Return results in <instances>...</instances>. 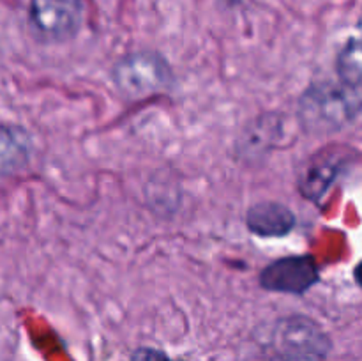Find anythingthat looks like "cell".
<instances>
[{"label":"cell","mask_w":362,"mask_h":361,"mask_svg":"<svg viewBox=\"0 0 362 361\" xmlns=\"http://www.w3.org/2000/svg\"><path fill=\"white\" fill-rule=\"evenodd\" d=\"M356 280H357V283L362 287V262L356 268Z\"/></svg>","instance_id":"30bf717a"},{"label":"cell","mask_w":362,"mask_h":361,"mask_svg":"<svg viewBox=\"0 0 362 361\" xmlns=\"http://www.w3.org/2000/svg\"><path fill=\"white\" fill-rule=\"evenodd\" d=\"M339 168V158L334 152L322 151L308 159L299 176V191L308 200H320L334 183Z\"/></svg>","instance_id":"8992f818"},{"label":"cell","mask_w":362,"mask_h":361,"mask_svg":"<svg viewBox=\"0 0 362 361\" xmlns=\"http://www.w3.org/2000/svg\"><path fill=\"white\" fill-rule=\"evenodd\" d=\"M318 282L317 262L310 255H293L271 262L260 273V285L271 292L304 294Z\"/></svg>","instance_id":"3957f363"},{"label":"cell","mask_w":362,"mask_h":361,"mask_svg":"<svg viewBox=\"0 0 362 361\" xmlns=\"http://www.w3.org/2000/svg\"><path fill=\"white\" fill-rule=\"evenodd\" d=\"M113 81L127 99H141L166 91L173 81L172 71L161 55L136 52L113 67Z\"/></svg>","instance_id":"6da1fadb"},{"label":"cell","mask_w":362,"mask_h":361,"mask_svg":"<svg viewBox=\"0 0 362 361\" xmlns=\"http://www.w3.org/2000/svg\"><path fill=\"white\" fill-rule=\"evenodd\" d=\"M32 154L27 131L14 124L0 122V179L20 172Z\"/></svg>","instance_id":"52a82bcc"},{"label":"cell","mask_w":362,"mask_h":361,"mask_svg":"<svg viewBox=\"0 0 362 361\" xmlns=\"http://www.w3.org/2000/svg\"><path fill=\"white\" fill-rule=\"evenodd\" d=\"M272 347L285 361H317L327 356L331 340L311 319L288 317L276 324Z\"/></svg>","instance_id":"7a4b0ae2"},{"label":"cell","mask_w":362,"mask_h":361,"mask_svg":"<svg viewBox=\"0 0 362 361\" xmlns=\"http://www.w3.org/2000/svg\"><path fill=\"white\" fill-rule=\"evenodd\" d=\"M339 80L362 87V21L356 27L338 55Z\"/></svg>","instance_id":"ba28073f"},{"label":"cell","mask_w":362,"mask_h":361,"mask_svg":"<svg viewBox=\"0 0 362 361\" xmlns=\"http://www.w3.org/2000/svg\"><path fill=\"white\" fill-rule=\"evenodd\" d=\"M131 361H182V360H172L166 353L159 349H152V347H140L131 354Z\"/></svg>","instance_id":"9c48e42d"},{"label":"cell","mask_w":362,"mask_h":361,"mask_svg":"<svg viewBox=\"0 0 362 361\" xmlns=\"http://www.w3.org/2000/svg\"><path fill=\"white\" fill-rule=\"evenodd\" d=\"M246 225L251 232L260 237H281L293 230L296 214L279 202L264 200L250 207Z\"/></svg>","instance_id":"5b68a950"},{"label":"cell","mask_w":362,"mask_h":361,"mask_svg":"<svg viewBox=\"0 0 362 361\" xmlns=\"http://www.w3.org/2000/svg\"><path fill=\"white\" fill-rule=\"evenodd\" d=\"M81 0H32L30 18L41 34L53 39L73 35L81 23Z\"/></svg>","instance_id":"277c9868"}]
</instances>
